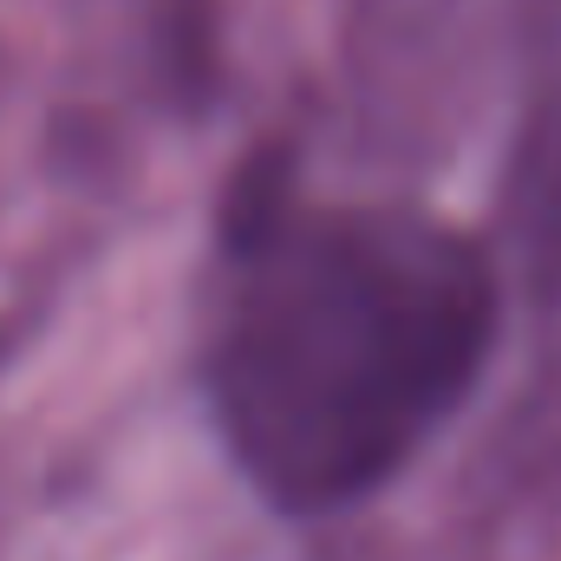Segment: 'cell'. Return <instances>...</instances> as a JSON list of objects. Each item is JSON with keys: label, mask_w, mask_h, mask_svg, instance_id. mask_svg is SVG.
I'll return each mask as SVG.
<instances>
[{"label": "cell", "mask_w": 561, "mask_h": 561, "mask_svg": "<svg viewBox=\"0 0 561 561\" xmlns=\"http://www.w3.org/2000/svg\"><path fill=\"white\" fill-rule=\"evenodd\" d=\"M229 249L203 359L229 457L287 516L373 496L483 379L490 255L419 209H294L280 163L242 176Z\"/></svg>", "instance_id": "6da1fadb"}, {"label": "cell", "mask_w": 561, "mask_h": 561, "mask_svg": "<svg viewBox=\"0 0 561 561\" xmlns=\"http://www.w3.org/2000/svg\"><path fill=\"white\" fill-rule=\"evenodd\" d=\"M503 242L536 294H561V79L516 131L503 176Z\"/></svg>", "instance_id": "7a4b0ae2"}]
</instances>
